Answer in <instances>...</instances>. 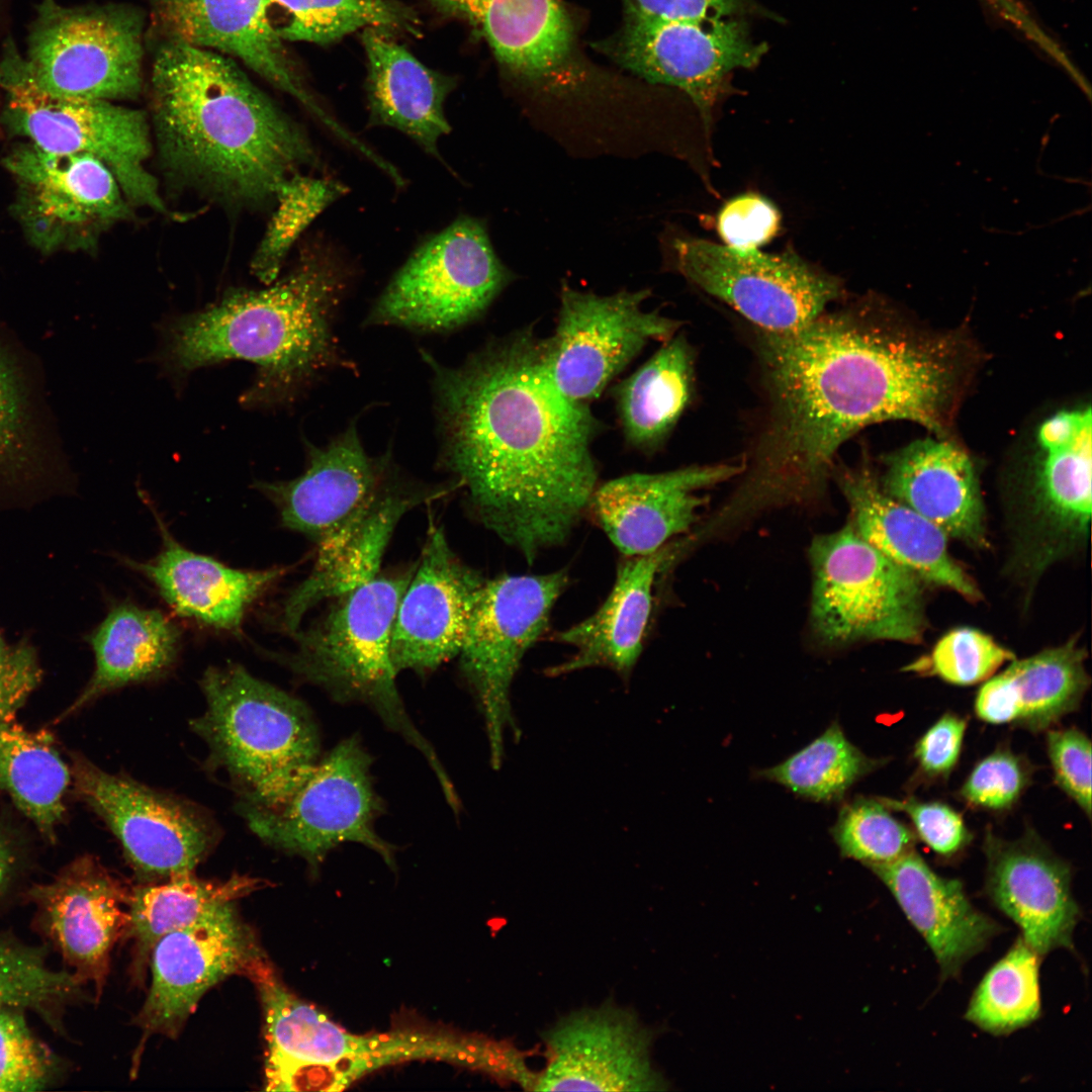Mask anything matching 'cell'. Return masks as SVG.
Here are the masks:
<instances>
[{
	"label": "cell",
	"mask_w": 1092,
	"mask_h": 1092,
	"mask_svg": "<svg viewBox=\"0 0 1092 1092\" xmlns=\"http://www.w3.org/2000/svg\"><path fill=\"white\" fill-rule=\"evenodd\" d=\"M260 953L235 903L161 937L150 954L152 982L136 1018L144 1039L177 1035L208 989L231 975H244Z\"/></svg>",
	"instance_id": "cell-20"
},
{
	"label": "cell",
	"mask_w": 1092,
	"mask_h": 1092,
	"mask_svg": "<svg viewBox=\"0 0 1092 1092\" xmlns=\"http://www.w3.org/2000/svg\"><path fill=\"white\" fill-rule=\"evenodd\" d=\"M31 357L0 324V495L50 492L68 468Z\"/></svg>",
	"instance_id": "cell-33"
},
{
	"label": "cell",
	"mask_w": 1092,
	"mask_h": 1092,
	"mask_svg": "<svg viewBox=\"0 0 1092 1092\" xmlns=\"http://www.w3.org/2000/svg\"><path fill=\"white\" fill-rule=\"evenodd\" d=\"M743 468L722 463L623 475L597 485L588 508L625 557L649 554L692 530L706 503L701 490L740 475Z\"/></svg>",
	"instance_id": "cell-25"
},
{
	"label": "cell",
	"mask_w": 1092,
	"mask_h": 1092,
	"mask_svg": "<svg viewBox=\"0 0 1092 1092\" xmlns=\"http://www.w3.org/2000/svg\"><path fill=\"white\" fill-rule=\"evenodd\" d=\"M643 11L668 19L726 18L735 14L741 0H632Z\"/></svg>",
	"instance_id": "cell-56"
},
{
	"label": "cell",
	"mask_w": 1092,
	"mask_h": 1092,
	"mask_svg": "<svg viewBox=\"0 0 1092 1092\" xmlns=\"http://www.w3.org/2000/svg\"><path fill=\"white\" fill-rule=\"evenodd\" d=\"M832 834L844 856L869 868L891 862L915 849L917 839L882 800L864 798L840 810Z\"/></svg>",
	"instance_id": "cell-46"
},
{
	"label": "cell",
	"mask_w": 1092,
	"mask_h": 1092,
	"mask_svg": "<svg viewBox=\"0 0 1092 1092\" xmlns=\"http://www.w3.org/2000/svg\"><path fill=\"white\" fill-rule=\"evenodd\" d=\"M267 285L231 291L174 323L166 346L170 366L185 373L223 360L251 362L259 376L249 397L265 401L289 398L327 372L352 366L334 328L347 288L336 259L306 249Z\"/></svg>",
	"instance_id": "cell-4"
},
{
	"label": "cell",
	"mask_w": 1092,
	"mask_h": 1092,
	"mask_svg": "<svg viewBox=\"0 0 1092 1092\" xmlns=\"http://www.w3.org/2000/svg\"><path fill=\"white\" fill-rule=\"evenodd\" d=\"M870 868L927 942L941 979L956 977L1001 930L971 903L960 881L937 875L915 849Z\"/></svg>",
	"instance_id": "cell-34"
},
{
	"label": "cell",
	"mask_w": 1092,
	"mask_h": 1092,
	"mask_svg": "<svg viewBox=\"0 0 1092 1092\" xmlns=\"http://www.w3.org/2000/svg\"><path fill=\"white\" fill-rule=\"evenodd\" d=\"M47 1053L33 1038L22 1017L0 1010V1092L42 1089L50 1070Z\"/></svg>",
	"instance_id": "cell-49"
},
{
	"label": "cell",
	"mask_w": 1092,
	"mask_h": 1092,
	"mask_svg": "<svg viewBox=\"0 0 1092 1092\" xmlns=\"http://www.w3.org/2000/svg\"><path fill=\"white\" fill-rule=\"evenodd\" d=\"M129 894L120 880L90 856L76 859L31 891L41 926L72 975L79 983H92L98 995L111 949L126 930Z\"/></svg>",
	"instance_id": "cell-26"
},
{
	"label": "cell",
	"mask_w": 1092,
	"mask_h": 1092,
	"mask_svg": "<svg viewBox=\"0 0 1092 1092\" xmlns=\"http://www.w3.org/2000/svg\"><path fill=\"white\" fill-rule=\"evenodd\" d=\"M1040 957L1020 936L984 976L965 1018L993 1035L1025 1027L1040 1015Z\"/></svg>",
	"instance_id": "cell-43"
},
{
	"label": "cell",
	"mask_w": 1092,
	"mask_h": 1092,
	"mask_svg": "<svg viewBox=\"0 0 1092 1092\" xmlns=\"http://www.w3.org/2000/svg\"><path fill=\"white\" fill-rule=\"evenodd\" d=\"M267 11L283 13L274 26L283 41L327 44L355 31L375 28L415 32L413 11L394 0H266Z\"/></svg>",
	"instance_id": "cell-42"
},
{
	"label": "cell",
	"mask_w": 1092,
	"mask_h": 1092,
	"mask_svg": "<svg viewBox=\"0 0 1092 1092\" xmlns=\"http://www.w3.org/2000/svg\"><path fill=\"white\" fill-rule=\"evenodd\" d=\"M72 775L81 798L118 838L142 879L192 873L217 840L211 819L191 803L84 758L75 760Z\"/></svg>",
	"instance_id": "cell-18"
},
{
	"label": "cell",
	"mask_w": 1092,
	"mask_h": 1092,
	"mask_svg": "<svg viewBox=\"0 0 1092 1092\" xmlns=\"http://www.w3.org/2000/svg\"><path fill=\"white\" fill-rule=\"evenodd\" d=\"M372 757L358 736L345 738L321 756L310 775L280 806H239L263 841L302 857L315 872L345 842L360 843L394 867L395 847L375 822L384 809L371 774Z\"/></svg>",
	"instance_id": "cell-12"
},
{
	"label": "cell",
	"mask_w": 1092,
	"mask_h": 1092,
	"mask_svg": "<svg viewBox=\"0 0 1092 1092\" xmlns=\"http://www.w3.org/2000/svg\"><path fill=\"white\" fill-rule=\"evenodd\" d=\"M147 1L165 40L238 59L272 86L295 98L339 138L347 135V129L306 88L270 21L266 0Z\"/></svg>",
	"instance_id": "cell-24"
},
{
	"label": "cell",
	"mask_w": 1092,
	"mask_h": 1092,
	"mask_svg": "<svg viewBox=\"0 0 1092 1092\" xmlns=\"http://www.w3.org/2000/svg\"><path fill=\"white\" fill-rule=\"evenodd\" d=\"M967 722L945 713L917 741L914 757L919 768L928 777L947 776L961 754Z\"/></svg>",
	"instance_id": "cell-55"
},
{
	"label": "cell",
	"mask_w": 1092,
	"mask_h": 1092,
	"mask_svg": "<svg viewBox=\"0 0 1092 1092\" xmlns=\"http://www.w3.org/2000/svg\"><path fill=\"white\" fill-rule=\"evenodd\" d=\"M693 387L692 349L684 336L674 335L616 388L627 442L641 451H654L687 408Z\"/></svg>",
	"instance_id": "cell-39"
},
{
	"label": "cell",
	"mask_w": 1092,
	"mask_h": 1092,
	"mask_svg": "<svg viewBox=\"0 0 1092 1092\" xmlns=\"http://www.w3.org/2000/svg\"><path fill=\"white\" fill-rule=\"evenodd\" d=\"M256 986L265 1017L266 1077L289 1067L310 1063L365 1060L375 1069L410 1060L413 1039L407 1031L356 1035L290 993L265 957L245 974Z\"/></svg>",
	"instance_id": "cell-29"
},
{
	"label": "cell",
	"mask_w": 1092,
	"mask_h": 1092,
	"mask_svg": "<svg viewBox=\"0 0 1092 1092\" xmlns=\"http://www.w3.org/2000/svg\"><path fill=\"white\" fill-rule=\"evenodd\" d=\"M143 19L135 10L42 0L21 68L35 89L54 97L128 100L143 87Z\"/></svg>",
	"instance_id": "cell-10"
},
{
	"label": "cell",
	"mask_w": 1092,
	"mask_h": 1092,
	"mask_svg": "<svg viewBox=\"0 0 1092 1092\" xmlns=\"http://www.w3.org/2000/svg\"><path fill=\"white\" fill-rule=\"evenodd\" d=\"M986 893L1021 930L1040 958L1057 948L1073 949L1081 917L1071 889L1068 863L1035 840L1004 841L988 833Z\"/></svg>",
	"instance_id": "cell-27"
},
{
	"label": "cell",
	"mask_w": 1092,
	"mask_h": 1092,
	"mask_svg": "<svg viewBox=\"0 0 1092 1092\" xmlns=\"http://www.w3.org/2000/svg\"><path fill=\"white\" fill-rule=\"evenodd\" d=\"M567 584L565 570L499 575L485 580L472 609L457 656L484 719L495 769L503 761L506 731L520 736L511 704L513 680L526 652L546 632Z\"/></svg>",
	"instance_id": "cell-13"
},
{
	"label": "cell",
	"mask_w": 1092,
	"mask_h": 1092,
	"mask_svg": "<svg viewBox=\"0 0 1092 1092\" xmlns=\"http://www.w3.org/2000/svg\"><path fill=\"white\" fill-rule=\"evenodd\" d=\"M657 1035L612 1001L573 1011L542 1033L546 1064L534 1091L668 1090L652 1060Z\"/></svg>",
	"instance_id": "cell-19"
},
{
	"label": "cell",
	"mask_w": 1092,
	"mask_h": 1092,
	"mask_svg": "<svg viewBox=\"0 0 1092 1092\" xmlns=\"http://www.w3.org/2000/svg\"><path fill=\"white\" fill-rule=\"evenodd\" d=\"M70 781L49 734L0 721V791L43 833L52 834L62 818Z\"/></svg>",
	"instance_id": "cell-41"
},
{
	"label": "cell",
	"mask_w": 1092,
	"mask_h": 1092,
	"mask_svg": "<svg viewBox=\"0 0 1092 1092\" xmlns=\"http://www.w3.org/2000/svg\"><path fill=\"white\" fill-rule=\"evenodd\" d=\"M882 802L888 808L905 813L920 839L939 855H953L971 840L962 816L946 804L915 799H884Z\"/></svg>",
	"instance_id": "cell-53"
},
{
	"label": "cell",
	"mask_w": 1092,
	"mask_h": 1092,
	"mask_svg": "<svg viewBox=\"0 0 1092 1092\" xmlns=\"http://www.w3.org/2000/svg\"><path fill=\"white\" fill-rule=\"evenodd\" d=\"M485 580L454 553L441 527H430L394 618L390 657L397 674L427 673L458 655Z\"/></svg>",
	"instance_id": "cell-22"
},
{
	"label": "cell",
	"mask_w": 1092,
	"mask_h": 1092,
	"mask_svg": "<svg viewBox=\"0 0 1092 1092\" xmlns=\"http://www.w3.org/2000/svg\"><path fill=\"white\" fill-rule=\"evenodd\" d=\"M11 866V856L5 843L0 839V886L5 882Z\"/></svg>",
	"instance_id": "cell-57"
},
{
	"label": "cell",
	"mask_w": 1092,
	"mask_h": 1092,
	"mask_svg": "<svg viewBox=\"0 0 1092 1092\" xmlns=\"http://www.w3.org/2000/svg\"><path fill=\"white\" fill-rule=\"evenodd\" d=\"M833 472L849 508V522L863 540L926 584L972 603L982 599L977 582L949 553L948 537L886 493L867 460Z\"/></svg>",
	"instance_id": "cell-30"
},
{
	"label": "cell",
	"mask_w": 1092,
	"mask_h": 1092,
	"mask_svg": "<svg viewBox=\"0 0 1092 1092\" xmlns=\"http://www.w3.org/2000/svg\"><path fill=\"white\" fill-rule=\"evenodd\" d=\"M649 294L598 295L562 285L556 328L542 345L548 373L564 396L588 405L650 341L675 335L678 321L643 308Z\"/></svg>",
	"instance_id": "cell-17"
},
{
	"label": "cell",
	"mask_w": 1092,
	"mask_h": 1092,
	"mask_svg": "<svg viewBox=\"0 0 1092 1092\" xmlns=\"http://www.w3.org/2000/svg\"><path fill=\"white\" fill-rule=\"evenodd\" d=\"M40 673L30 644L9 645L0 636V721L11 720L37 687Z\"/></svg>",
	"instance_id": "cell-54"
},
{
	"label": "cell",
	"mask_w": 1092,
	"mask_h": 1092,
	"mask_svg": "<svg viewBox=\"0 0 1092 1092\" xmlns=\"http://www.w3.org/2000/svg\"><path fill=\"white\" fill-rule=\"evenodd\" d=\"M265 885L249 876L234 875L226 881L212 882L187 873L162 884L134 888L129 894L125 933L133 940L136 968L149 961L154 945L167 933Z\"/></svg>",
	"instance_id": "cell-40"
},
{
	"label": "cell",
	"mask_w": 1092,
	"mask_h": 1092,
	"mask_svg": "<svg viewBox=\"0 0 1092 1092\" xmlns=\"http://www.w3.org/2000/svg\"><path fill=\"white\" fill-rule=\"evenodd\" d=\"M879 761L868 757L834 722L818 738L776 766L759 772L814 801H834Z\"/></svg>",
	"instance_id": "cell-44"
},
{
	"label": "cell",
	"mask_w": 1092,
	"mask_h": 1092,
	"mask_svg": "<svg viewBox=\"0 0 1092 1092\" xmlns=\"http://www.w3.org/2000/svg\"><path fill=\"white\" fill-rule=\"evenodd\" d=\"M3 120L14 134L58 154L89 155L116 178L130 204L167 211L156 178L146 168L152 152L147 114L107 100L54 97L25 78L21 57L8 47L0 64Z\"/></svg>",
	"instance_id": "cell-9"
},
{
	"label": "cell",
	"mask_w": 1092,
	"mask_h": 1092,
	"mask_svg": "<svg viewBox=\"0 0 1092 1092\" xmlns=\"http://www.w3.org/2000/svg\"><path fill=\"white\" fill-rule=\"evenodd\" d=\"M685 548L667 543L658 550L625 557L611 593L583 621L555 634L554 639L574 648L566 660L544 670L549 677L588 667H607L627 681L636 665L652 614L658 574Z\"/></svg>",
	"instance_id": "cell-32"
},
{
	"label": "cell",
	"mask_w": 1092,
	"mask_h": 1092,
	"mask_svg": "<svg viewBox=\"0 0 1092 1092\" xmlns=\"http://www.w3.org/2000/svg\"><path fill=\"white\" fill-rule=\"evenodd\" d=\"M307 465L296 478L258 482L283 527L322 547L351 526L398 473L390 453L372 457L354 423L324 446L306 443Z\"/></svg>",
	"instance_id": "cell-21"
},
{
	"label": "cell",
	"mask_w": 1092,
	"mask_h": 1092,
	"mask_svg": "<svg viewBox=\"0 0 1092 1092\" xmlns=\"http://www.w3.org/2000/svg\"><path fill=\"white\" fill-rule=\"evenodd\" d=\"M87 641L95 668L69 712L118 688L162 675L176 659L180 631L160 611L123 603L108 612Z\"/></svg>",
	"instance_id": "cell-38"
},
{
	"label": "cell",
	"mask_w": 1092,
	"mask_h": 1092,
	"mask_svg": "<svg viewBox=\"0 0 1092 1092\" xmlns=\"http://www.w3.org/2000/svg\"><path fill=\"white\" fill-rule=\"evenodd\" d=\"M72 973L50 969L31 949L0 940V1010L42 1008L72 995Z\"/></svg>",
	"instance_id": "cell-48"
},
{
	"label": "cell",
	"mask_w": 1092,
	"mask_h": 1092,
	"mask_svg": "<svg viewBox=\"0 0 1092 1092\" xmlns=\"http://www.w3.org/2000/svg\"><path fill=\"white\" fill-rule=\"evenodd\" d=\"M361 40L370 125L395 128L438 157L439 141L451 130L444 105L455 81L427 67L387 31L365 29Z\"/></svg>",
	"instance_id": "cell-35"
},
{
	"label": "cell",
	"mask_w": 1092,
	"mask_h": 1092,
	"mask_svg": "<svg viewBox=\"0 0 1092 1092\" xmlns=\"http://www.w3.org/2000/svg\"><path fill=\"white\" fill-rule=\"evenodd\" d=\"M780 220V213L770 201L755 193H745L721 208L717 230L724 245L755 250L777 235Z\"/></svg>",
	"instance_id": "cell-51"
},
{
	"label": "cell",
	"mask_w": 1092,
	"mask_h": 1092,
	"mask_svg": "<svg viewBox=\"0 0 1092 1092\" xmlns=\"http://www.w3.org/2000/svg\"><path fill=\"white\" fill-rule=\"evenodd\" d=\"M883 490L971 548L988 546L986 511L969 454L945 437L916 440L885 458Z\"/></svg>",
	"instance_id": "cell-28"
},
{
	"label": "cell",
	"mask_w": 1092,
	"mask_h": 1092,
	"mask_svg": "<svg viewBox=\"0 0 1092 1092\" xmlns=\"http://www.w3.org/2000/svg\"><path fill=\"white\" fill-rule=\"evenodd\" d=\"M200 686L206 709L192 728L239 788L240 805L273 809L283 804L322 756L320 731L307 706L234 663L209 667Z\"/></svg>",
	"instance_id": "cell-6"
},
{
	"label": "cell",
	"mask_w": 1092,
	"mask_h": 1092,
	"mask_svg": "<svg viewBox=\"0 0 1092 1092\" xmlns=\"http://www.w3.org/2000/svg\"><path fill=\"white\" fill-rule=\"evenodd\" d=\"M809 558L811 623L819 639L833 645L923 640L927 584L863 540L849 521L815 536Z\"/></svg>",
	"instance_id": "cell-8"
},
{
	"label": "cell",
	"mask_w": 1092,
	"mask_h": 1092,
	"mask_svg": "<svg viewBox=\"0 0 1092 1092\" xmlns=\"http://www.w3.org/2000/svg\"><path fill=\"white\" fill-rule=\"evenodd\" d=\"M513 277L495 254L484 222L461 216L411 255L366 324L454 330L481 315Z\"/></svg>",
	"instance_id": "cell-11"
},
{
	"label": "cell",
	"mask_w": 1092,
	"mask_h": 1092,
	"mask_svg": "<svg viewBox=\"0 0 1092 1092\" xmlns=\"http://www.w3.org/2000/svg\"><path fill=\"white\" fill-rule=\"evenodd\" d=\"M1048 753L1061 789L1091 816V741L1079 729L1050 730Z\"/></svg>",
	"instance_id": "cell-52"
},
{
	"label": "cell",
	"mask_w": 1092,
	"mask_h": 1092,
	"mask_svg": "<svg viewBox=\"0 0 1092 1092\" xmlns=\"http://www.w3.org/2000/svg\"><path fill=\"white\" fill-rule=\"evenodd\" d=\"M163 539L160 553L148 562L125 559L144 574L178 614L204 625L240 631L249 606L276 581L283 568L241 570L186 549L157 518Z\"/></svg>",
	"instance_id": "cell-36"
},
{
	"label": "cell",
	"mask_w": 1092,
	"mask_h": 1092,
	"mask_svg": "<svg viewBox=\"0 0 1092 1092\" xmlns=\"http://www.w3.org/2000/svg\"><path fill=\"white\" fill-rule=\"evenodd\" d=\"M441 462L478 521L532 562L564 544L588 508L599 422L564 396L532 328L490 343L457 367L428 352Z\"/></svg>",
	"instance_id": "cell-2"
},
{
	"label": "cell",
	"mask_w": 1092,
	"mask_h": 1092,
	"mask_svg": "<svg viewBox=\"0 0 1092 1092\" xmlns=\"http://www.w3.org/2000/svg\"><path fill=\"white\" fill-rule=\"evenodd\" d=\"M1027 764L1008 750H997L973 768L960 795L970 805L989 809L1010 808L1028 784Z\"/></svg>",
	"instance_id": "cell-50"
},
{
	"label": "cell",
	"mask_w": 1092,
	"mask_h": 1092,
	"mask_svg": "<svg viewBox=\"0 0 1092 1092\" xmlns=\"http://www.w3.org/2000/svg\"><path fill=\"white\" fill-rule=\"evenodd\" d=\"M671 266L724 301L758 332L798 330L843 295L841 281L794 252L765 254L678 235L667 245Z\"/></svg>",
	"instance_id": "cell-16"
},
{
	"label": "cell",
	"mask_w": 1092,
	"mask_h": 1092,
	"mask_svg": "<svg viewBox=\"0 0 1092 1092\" xmlns=\"http://www.w3.org/2000/svg\"><path fill=\"white\" fill-rule=\"evenodd\" d=\"M1087 652L1075 635L1057 646L1010 661L985 680L975 701L978 718L1031 731L1050 728L1075 711L1090 686Z\"/></svg>",
	"instance_id": "cell-37"
},
{
	"label": "cell",
	"mask_w": 1092,
	"mask_h": 1092,
	"mask_svg": "<svg viewBox=\"0 0 1092 1092\" xmlns=\"http://www.w3.org/2000/svg\"><path fill=\"white\" fill-rule=\"evenodd\" d=\"M1 164L14 184L11 214L43 255L94 251L105 232L130 218L116 178L92 156L52 153L24 141Z\"/></svg>",
	"instance_id": "cell-14"
},
{
	"label": "cell",
	"mask_w": 1092,
	"mask_h": 1092,
	"mask_svg": "<svg viewBox=\"0 0 1092 1092\" xmlns=\"http://www.w3.org/2000/svg\"><path fill=\"white\" fill-rule=\"evenodd\" d=\"M1015 654L989 634L972 627L954 628L930 652L905 666L907 671L936 676L956 686L987 680Z\"/></svg>",
	"instance_id": "cell-47"
},
{
	"label": "cell",
	"mask_w": 1092,
	"mask_h": 1092,
	"mask_svg": "<svg viewBox=\"0 0 1092 1092\" xmlns=\"http://www.w3.org/2000/svg\"><path fill=\"white\" fill-rule=\"evenodd\" d=\"M620 26L594 47L623 69L682 90L698 107L707 130L726 77L756 66L766 52L744 23L732 18L668 19L623 0Z\"/></svg>",
	"instance_id": "cell-15"
},
{
	"label": "cell",
	"mask_w": 1092,
	"mask_h": 1092,
	"mask_svg": "<svg viewBox=\"0 0 1092 1092\" xmlns=\"http://www.w3.org/2000/svg\"><path fill=\"white\" fill-rule=\"evenodd\" d=\"M415 566L378 573L333 599L332 607L314 623L291 634L293 651L270 656L334 701L363 704L376 712L387 728L423 754L445 798H452L453 783L404 709L390 657L394 618Z\"/></svg>",
	"instance_id": "cell-5"
},
{
	"label": "cell",
	"mask_w": 1092,
	"mask_h": 1092,
	"mask_svg": "<svg viewBox=\"0 0 1092 1092\" xmlns=\"http://www.w3.org/2000/svg\"><path fill=\"white\" fill-rule=\"evenodd\" d=\"M152 123L165 167L234 202L274 201L317 164L303 129L233 58L165 40L151 71Z\"/></svg>",
	"instance_id": "cell-3"
},
{
	"label": "cell",
	"mask_w": 1092,
	"mask_h": 1092,
	"mask_svg": "<svg viewBox=\"0 0 1092 1092\" xmlns=\"http://www.w3.org/2000/svg\"><path fill=\"white\" fill-rule=\"evenodd\" d=\"M347 191L345 185L331 178L300 172L291 176L276 194L275 210L251 262L253 274L266 284L275 281L299 236Z\"/></svg>",
	"instance_id": "cell-45"
},
{
	"label": "cell",
	"mask_w": 1092,
	"mask_h": 1092,
	"mask_svg": "<svg viewBox=\"0 0 1092 1092\" xmlns=\"http://www.w3.org/2000/svg\"><path fill=\"white\" fill-rule=\"evenodd\" d=\"M469 24L503 70L526 86H576L588 75L574 22L561 0H428Z\"/></svg>",
	"instance_id": "cell-23"
},
{
	"label": "cell",
	"mask_w": 1092,
	"mask_h": 1092,
	"mask_svg": "<svg viewBox=\"0 0 1092 1092\" xmlns=\"http://www.w3.org/2000/svg\"><path fill=\"white\" fill-rule=\"evenodd\" d=\"M1091 408L1061 411L1039 426L1040 453L1007 510L1006 568L1027 589L1057 563L1082 552L1091 523Z\"/></svg>",
	"instance_id": "cell-7"
},
{
	"label": "cell",
	"mask_w": 1092,
	"mask_h": 1092,
	"mask_svg": "<svg viewBox=\"0 0 1092 1092\" xmlns=\"http://www.w3.org/2000/svg\"><path fill=\"white\" fill-rule=\"evenodd\" d=\"M758 348L769 416L714 516L726 529L823 495L838 449L869 425L906 420L946 437L974 359L962 333L917 330L874 299L789 333L759 332Z\"/></svg>",
	"instance_id": "cell-1"
},
{
	"label": "cell",
	"mask_w": 1092,
	"mask_h": 1092,
	"mask_svg": "<svg viewBox=\"0 0 1092 1092\" xmlns=\"http://www.w3.org/2000/svg\"><path fill=\"white\" fill-rule=\"evenodd\" d=\"M415 483L398 472L371 507L343 533L318 547L315 563L286 597L282 624L293 634L313 607L372 579L379 573L382 557L400 519L417 506L456 488Z\"/></svg>",
	"instance_id": "cell-31"
}]
</instances>
